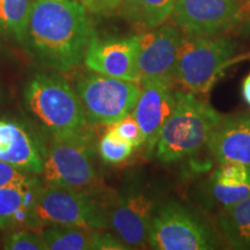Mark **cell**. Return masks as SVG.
I'll use <instances>...</instances> for the list:
<instances>
[{
    "mask_svg": "<svg viewBox=\"0 0 250 250\" xmlns=\"http://www.w3.org/2000/svg\"><path fill=\"white\" fill-rule=\"evenodd\" d=\"M92 29L88 9L77 0H35L23 42L34 57L68 71L85 57Z\"/></svg>",
    "mask_w": 250,
    "mask_h": 250,
    "instance_id": "obj_1",
    "label": "cell"
},
{
    "mask_svg": "<svg viewBox=\"0 0 250 250\" xmlns=\"http://www.w3.org/2000/svg\"><path fill=\"white\" fill-rule=\"evenodd\" d=\"M174 111L162 127L155 146L156 158L165 165H174L195 156L208 145L212 131L223 118L208 102L195 93L175 90Z\"/></svg>",
    "mask_w": 250,
    "mask_h": 250,
    "instance_id": "obj_2",
    "label": "cell"
},
{
    "mask_svg": "<svg viewBox=\"0 0 250 250\" xmlns=\"http://www.w3.org/2000/svg\"><path fill=\"white\" fill-rule=\"evenodd\" d=\"M237 43L223 36H183L174 80L189 92L205 94L213 88L225 71L242 59Z\"/></svg>",
    "mask_w": 250,
    "mask_h": 250,
    "instance_id": "obj_3",
    "label": "cell"
},
{
    "mask_svg": "<svg viewBox=\"0 0 250 250\" xmlns=\"http://www.w3.org/2000/svg\"><path fill=\"white\" fill-rule=\"evenodd\" d=\"M26 102L29 110L54 136L81 132L86 116L77 90L54 74H36L28 83Z\"/></svg>",
    "mask_w": 250,
    "mask_h": 250,
    "instance_id": "obj_4",
    "label": "cell"
},
{
    "mask_svg": "<svg viewBox=\"0 0 250 250\" xmlns=\"http://www.w3.org/2000/svg\"><path fill=\"white\" fill-rule=\"evenodd\" d=\"M148 245L158 250H211L218 246L213 229L179 202H168L153 214Z\"/></svg>",
    "mask_w": 250,
    "mask_h": 250,
    "instance_id": "obj_5",
    "label": "cell"
},
{
    "mask_svg": "<svg viewBox=\"0 0 250 250\" xmlns=\"http://www.w3.org/2000/svg\"><path fill=\"white\" fill-rule=\"evenodd\" d=\"M35 217L42 226L81 227L104 230L108 210L81 190L64 187H42L37 197Z\"/></svg>",
    "mask_w": 250,
    "mask_h": 250,
    "instance_id": "obj_6",
    "label": "cell"
},
{
    "mask_svg": "<svg viewBox=\"0 0 250 250\" xmlns=\"http://www.w3.org/2000/svg\"><path fill=\"white\" fill-rule=\"evenodd\" d=\"M140 89L138 83L93 71L81 77L76 87L87 122L109 125L132 112Z\"/></svg>",
    "mask_w": 250,
    "mask_h": 250,
    "instance_id": "obj_7",
    "label": "cell"
},
{
    "mask_svg": "<svg viewBox=\"0 0 250 250\" xmlns=\"http://www.w3.org/2000/svg\"><path fill=\"white\" fill-rule=\"evenodd\" d=\"M45 186L83 190L96 181L89 142L81 132L54 136L41 171Z\"/></svg>",
    "mask_w": 250,
    "mask_h": 250,
    "instance_id": "obj_8",
    "label": "cell"
},
{
    "mask_svg": "<svg viewBox=\"0 0 250 250\" xmlns=\"http://www.w3.org/2000/svg\"><path fill=\"white\" fill-rule=\"evenodd\" d=\"M182 39V31L174 23H164L137 35V68L142 85L149 81L173 83Z\"/></svg>",
    "mask_w": 250,
    "mask_h": 250,
    "instance_id": "obj_9",
    "label": "cell"
},
{
    "mask_svg": "<svg viewBox=\"0 0 250 250\" xmlns=\"http://www.w3.org/2000/svg\"><path fill=\"white\" fill-rule=\"evenodd\" d=\"M237 0H176L170 19L188 36H214L237 23Z\"/></svg>",
    "mask_w": 250,
    "mask_h": 250,
    "instance_id": "obj_10",
    "label": "cell"
},
{
    "mask_svg": "<svg viewBox=\"0 0 250 250\" xmlns=\"http://www.w3.org/2000/svg\"><path fill=\"white\" fill-rule=\"evenodd\" d=\"M137 52V35L100 39L93 33L87 44L83 62L89 71L139 83Z\"/></svg>",
    "mask_w": 250,
    "mask_h": 250,
    "instance_id": "obj_11",
    "label": "cell"
},
{
    "mask_svg": "<svg viewBox=\"0 0 250 250\" xmlns=\"http://www.w3.org/2000/svg\"><path fill=\"white\" fill-rule=\"evenodd\" d=\"M154 212L152 198L142 191H131L121 196L108 211V227L127 249H143L148 245Z\"/></svg>",
    "mask_w": 250,
    "mask_h": 250,
    "instance_id": "obj_12",
    "label": "cell"
},
{
    "mask_svg": "<svg viewBox=\"0 0 250 250\" xmlns=\"http://www.w3.org/2000/svg\"><path fill=\"white\" fill-rule=\"evenodd\" d=\"M175 104L173 83L149 81L142 85L132 116L139 124L148 153L155 149L162 127L173 114Z\"/></svg>",
    "mask_w": 250,
    "mask_h": 250,
    "instance_id": "obj_13",
    "label": "cell"
},
{
    "mask_svg": "<svg viewBox=\"0 0 250 250\" xmlns=\"http://www.w3.org/2000/svg\"><path fill=\"white\" fill-rule=\"evenodd\" d=\"M206 146L219 165L235 162L250 167V115L223 116Z\"/></svg>",
    "mask_w": 250,
    "mask_h": 250,
    "instance_id": "obj_14",
    "label": "cell"
},
{
    "mask_svg": "<svg viewBox=\"0 0 250 250\" xmlns=\"http://www.w3.org/2000/svg\"><path fill=\"white\" fill-rule=\"evenodd\" d=\"M48 250H123L121 240L103 230L48 225L41 229Z\"/></svg>",
    "mask_w": 250,
    "mask_h": 250,
    "instance_id": "obj_15",
    "label": "cell"
},
{
    "mask_svg": "<svg viewBox=\"0 0 250 250\" xmlns=\"http://www.w3.org/2000/svg\"><path fill=\"white\" fill-rule=\"evenodd\" d=\"M0 161L30 174H41L43 158L22 126L0 120Z\"/></svg>",
    "mask_w": 250,
    "mask_h": 250,
    "instance_id": "obj_16",
    "label": "cell"
},
{
    "mask_svg": "<svg viewBox=\"0 0 250 250\" xmlns=\"http://www.w3.org/2000/svg\"><path fill=\"white\" fill-rule=\"evenodd\" d=\"M40 183L24 187L0 188V229L42 226L35 217V203L41 190Z\"/></svg>",
    "mask_w": 250,
    "mask_h": 250,
    "instance_id": "obj_17",
    "label": "cell"
},
{
    "mask_svg": "<svg viewBox=\"0 0 250 250\" xmlns=\"http://www.w3.org/2000/svg\"><path fill=\"white\" fill-rule=\"evenodd\" d=\"M176 0H122L121 14L140 33L155 29L170 18Z\"/></svg>",
    "mask_w": 250,
    "mask_h": 250,
    "instance_id": "obj_18",
    "label": "cell"
},
{
    "mask_svg": "<svg viewBox=\"0 0 250 250\" xmlns=\"http://www.w3.org/2000/svg\"><path fill=\"white\" fill-rule=\"evenodd\" d=\"M218 226L230 248L250 250V196L235 205L221 208Z\"/></svg>",
    "mask_w": 250,
    "mask_h": 250,
    "instance_id": "obj_19",
    "label": "cell"
},
{
    "mask_svg": "<svg viewBox=\"0 0 250 250\" xmlns=\"http://www.w3.org/2000/svg\"><path fill=\"white\" fill-rule=\"evenodd\" d=\"M35 0H0V30L23 42Z\"/></svg>",
    "mask_w": 250,
    "mask_h": 250,
    "instance_id": "obj_20",
    "label": "cell"
},
{
    "mask_svg": "<svg viewBox=\"0 0 250 250\" xmlns=\"http://www.w3.org/2000/svg\"><path fill=\"white\" fill-rule=\"evenodd\" d=\"M133 146L122 138L111 127L102 137L99 144V153L102 160L110 165L124 162L133 152Z\"/></svg>",
    "mask_w": 250,
    "mask_h": 250,
    "instance_id": "obj_21",
    "label": "cell"
},
{
    "mask_svg": "<svg viewBox=\"0 0 250 250\" xmlns=\"http://www.w3.org/2000/svg\"><path fill=\"white\" fill-rule=\"evenodd\" d=\"M208 195L213 204L226 208L250 196V183L242 186H223L210 180L208 184Z\"/></svg>",
    "mask_w": 250,
    "mask_h": 250,
    "instance_id": "obj_22",
    "label": "cell"
},
{
    "mask_svg": "<svg viewBox=\"0 0 250 250\" xmlns=\"http://www.w3.org/2000/svg\"><path fill=\"white\" fill-rule=\"evenodd\" d=\"M5 249L8 250H48L41 232L34 228H18L5 241Z\"/></svg>",
    "mask_w": 250,
    "mask_h": 250,
    "instance_id": "obj_23",
    "label": "cell"
},
{
    "mask_svg": "<svg viewBox=\"0 0 250 250\" xmlns=\"http://www.w3.org/2000/svg\"><path fill=\"white\" fill-rule=\"evenodd\" d=\"M210 180L223 186H242L250 183V167L235 162L223 164L213 170Z\"/></svg>",
    "mask_w": 250,
    "mask_h": 250,
    "instance_id": "obj_24",
    "label": "cell"
},
{
    "mask_svg": "<svg viewBox=\"0 0 250 250\" xmlns=\"http://www.w3.org/2000/svg\"><path fill=\"white\" fill-rule=\"evenodd\" d=\"M110 127L116 132L118 136L129 142L134 148L139 147L144 144V137L140 130L139 124L137 123L136 118L132 114L126 115L122 120L110 124Z\"/></svg>",
    "mask_w": 250,
    "mask_h": 250,
    "instance_id": "obj_25",
    "label": "cell"
},
{
    "mask_svg": "<svg viewBox=\"0 0 250 250\" xmlns=\"http://www.w3.org/2000/svg\"><path fill=\"white\" fill-rule=\"evenodd\" d=\"M37 183L39 181L31 176L30 173H26L6 162L0 161V188L33 186Z\"/></svg>",
    "mask_w": 250,
    "mask_h": 250,
    "instance_id": "obj_26",
    "label": "cell"
},
{
    "mask_svg": "<svg viewBox=\"0 0 250 250\" xmlns=\"http://www.w3.org/2000/svg\"><path fill=\"white\" fill-rule=\"evenodd\" d=\"M237 23L245 24V27L250 33V0H246L240 5L237 11Z\"/></svg>",
    "mask_w": 250,
    "mask_h": 250,
    "instance_id": "obj_27",
    "label": "cell"
},
{
    "mask_svg": "<svg viewBox=\"0 0 250 250\" xmlns=\"http://www.w3.org/2000/svg\"><path fill=\"white\" fill-rule=\"evenodd\" d=\"M79 1L85 6L87 9H88L89 13H95V14L107 13L104 0H79Z\"/></svg>",
    "mask_w": 250,
    "mask_h": 250,
    "instance_id": "obj_28",
    "label": "cell"
},
{
    "mask_svg": "<svg viewBox=\"0 0 250 250\" xmlns=\"http://www.w3.org/2000/svg\"><path fill=\"white\" fill-rule=\"evenodd\" d=\"M242 96L250 107V73L245 78L242 83Z\"/></svg>",
    "mask_w": 250,
    "mask_h": 250,
    "instance_id": "obj_29",
    "label": "cell"
},
{
    "mask_svg": "<svg viewBox=\"0 0 250 250\" xmlns=\"http://www.w3.org/2000/svg\"><path fill=\"white\" fill-rule=\"evenodd\" d=\"M121 2H122V0H104V5H105V8H107V13L114 11V9H116L118 6L121 5Z\"/></svg>",
    "mask_w": 250,
    "mask_h": 250,
    "instance_id": "obj_30",
    "label": "cell"
},
{
    "mask_svg": "<svg viewBox=\"0 0 250 250\" xmlns=\"http://www.w3.org/2000/svg\"><path fill=\"white\" fill-rule=\"evenodd\" d=\"M52 1H62V0H52Z\"/></svg>",
    "mask_w": 250,
    "mask_h": 250,
    "instance_id": "obj_31",
    "label": "cell"
}]
</instances>
